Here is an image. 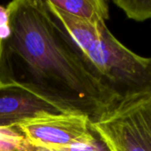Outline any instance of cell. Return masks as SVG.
<instances>
[{
    "mask_svg": "<svg viewBox=\"0 0 151 151\" xmlns=\"http://www.w3.org/2000/svg\"><path fill=\"white\" fill-rule=\"evenodd\" d=\"M9 24V14L6 7L0 5V26Z\"/></svg>",
    "mask_w": 151,
    "mask_h": 151,
    "instance_id": "cell-11",
    "label": "cell"
},
{
    "mask_svg": "<svg viewBox=\"0 0 151 151\" xmlns=\"http://www.w3.org/2000/svg\"><path fill=\"white\" fill-rule=\"evenodd\" d=\"M14 129L35 146L54 148L93 140L88 116L78 113L42 114L18 124Z\"/></svg>",
    "mask_w": 151,
    "mask_h": 151,
    "instance_id": "cell-4",
    "label": "cell"
},
{
    "mask_svg": "<svg viewBox=\"0 0 151 151\" xmlns=\"http://www.w3.org/2000/svg\"><path fill=\"white\" fill-rule=\"evenodd\" d=\"M18 135H21V134H19L14 128L13 129H0V140L9 139V138H12Z\"/></svg>",
    "mask_w": 151,
    "mask_h": 151,
    "instance_id": "cell-10",
    "label": "cell"
},
{
    "mask_svg": "<svg viewBox=\"0 0 151 151\" xmlns=\"http://www.w3.org/2000/svg\"><path fill=\"white\" fill-rule=\"evenodd\" d=\"M90 129L110 150L151 151V91L122 97Z\"/></svg>",
    "mask_w": 151,
    "mask_h": 151,
    "instance_id": "cell-3",
    "label": "cell"
},
{
    "mask_svg": "<svg viewBox=\"0 0 151 151\" xmlns=\"http://www.w3.org/2000/svg\"><path fill=\"white\" fill-rule=\"evenodd\" d=\"M11 35V28L8 25L0 26V41L7 39Z\"/></svg>",
    "mask_w": 151,
    "mask_h": 151,
    "instance_id": "cell-12",
    "label": "cell"
},
{
    "mask_svg": "<svg viewBox=\"0 0 151 151\" xmlns=\"http://www.w3.org/2000/svg\"><path fill=\"white\" fill-rule=\"evenodd\" d=\"M64 113L52 103L16 83H0V129L42 114Z\"/></svg>",
    "mask_w": 151,
    "mask_h": 151,
    "instance_id": "cell-5",
    "label": "cell"
},
{
    "mask_svg": "<svg viewBox=\"0 0 151 151\" xmlns=\"http://www.w3.org/2000/svg\"><path fill=\"white\" fill-rule=\"evenodd\" d=\"M79 50L96 73L121 97L151 91V58L140 56L126 47L106 23L98 24Z\"/></svg>",
    "mask_w": 151,
    "mask_h": 151,
    "instance_id": "cell-2",
    "label": "cell"
},
{
    "mask_svg": "<svg viewBox=\"0 0 151 151\" xmlns=\"http://www.w3.org/2000/svg\"><path fill=\"white\" fill-rule=\"evenodd\" d=\"M6 8L11 35L0 41V83L19 84L90 122L122 98L89 65L48 0H15Z\"/></svg>",
    "mask_w": 151,
    "mask_h": 151,
    "instance_id": "cell-1",
    "label": "cell"
},
{
    "mask_svg": "<svg viewBox=\"0 0 151 151\" xmlns=\"http://www.w3.org/2000/svg\"><path fill=\"white\" fill-rule=\"evenodd\" d=\"M22 151H58L54 149L46 148V147H41V146H35L27 142L25 138L22 142Z\"/></svg>",
    "mask_w": 151,
    "mask_h": 151,
    "instance_id": "cell-9",
    "label": "cell"
},
{
    "mask_svg": "<svg viewBox=\"0 0 151 151\" xmlns=\"http://www.w3.org/2000/svg\"><path fill=\"white\" fill-rule=\"evenodd\" d=\"M50 4L72 16L93 24L105 23L110 7L105 0H50Z\"/></svg>",
    "mask_w": 151,
    "mask_h": 151,
    "instance_id": "cell-6",
    "label": "cell"
},
{
    "mask_svg": "<svg viewBox=\"0 0 151 151\" xmlns=\"http://www.w3.org/2000/svg\"><path fill=\"white\" fill-rule=\"evenodd\" d=\"M110 151H113V150H110Z\"/></svg>",
    "mask_w": 151,
    "mask_h": 151,
    "instance_id": "cell-13",
    "label": "cell"
},
{
    "mask_svg": "<svg viewBox=\"0 0 151 151\" xmlns=\"http://www.w3.org/2000/svg\"><path fill=\"white\" fill-rule=\"evenodd\" d=\"M50 149H54L58 151H110L97 135H96L93 140L88 142L76 143L70 146L54 147Z\"/></svg>",
    "mask_w": 151,
    "mask_h": 151,
    "instance_id": "cell-8",
    "label": "cell"
},
{
    "mask_svg": "<svg viewBox=\"0 0 151 151\" xmlns=\"http://www.w3.org/2000/svg\"><path fill=\"white\" fill-rule=\"evenodd\" d=\"M113 3L131 19L144 21L151 19V0H114Z\"/></svg>",
    "mask_w": 151,
    "mask_h": 151,
    "instance_id": "cell-7",
    "label": "cell"
}]
</instances>
